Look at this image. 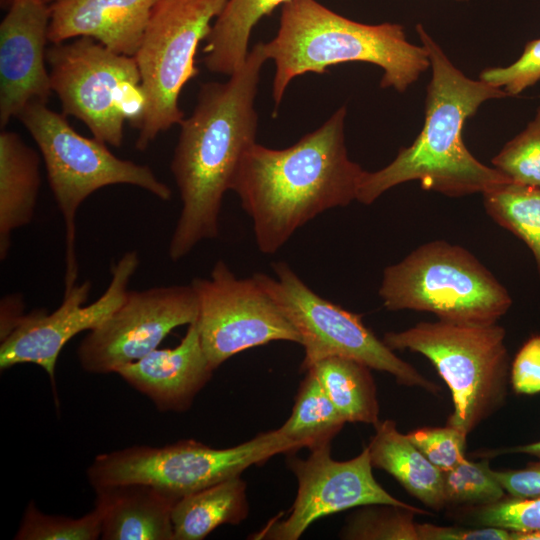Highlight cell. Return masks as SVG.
Masks as SVG:
<instances>
[{
    "label": "cell",
    "mask_w": 540,
    "mask_h": 540,
    "mask_svg": "<svg viewBox=\"0 0 540 540\" xmlns=\"http://www.w3.org/2000/svg\"><path fill=\"white\" fill-rule=\"evenodd\" d=\"M41 157L15 132H0V259H6L12 233L31 223L37 205Z\"/></svg>",
    "instance_id": "obj_20"
},
{
    "label": "cell",
    "mask_w": 540,
    "mask_h": 540,
    "mask_svg": "<svg viewBox=\"0 0 540 540\" xmlns=\"http://www.w3.org/2000/svg\"><path fill=\"white\" fill-rule=\"evenodd\" d=\"M457 1H459V2H464V1H468V0H457Z\"/></svg>",
    "instance_id": "obj_40"
},
{
    "label": "cell",
    "mask_w": 540,
    "mask_h": 540,
    "mask_svg": "<svg viewBox=\"0 0 540 540\" xmlns=\"http://www.w3.org/2000/svg\"><path fill=\"white\" fill-rule=\"evenodd\" d=\"M506 331L497 323L471 325L443 320L419 322L387 332L395 350L425 356L450 389L453 412L446 425L468 436L505 404L510 382Z\"/></svg>",
    "instance_id": "obj_6"
},
{
    "label": "cell",
    "mask_w": 540,
    "mask_h": 540,
    "mask_svg": "<svg viewBox=\"0 0 540 540\" xmlns=\"http://www.w3.org/2000/svg\"><path fill=\"white\" fill-rule=\"evenodd\" d=\"M410 441L439 470L446 472L464 460L467 436L459 430L444 427H422L407 433Z\"/></svg>",
    "instance_id": "obj_32"
},
{
    "label": "cell",
    "mask_w": 540,
    "mask_h": 540,
    "mask_svg": "<svg viewBox=\"0 0 540 540\" xmlns=\"http://www.w3.org/2000/svg\"><path fill=\"white\" fill-rule=\"evenodd\" d=\"M479 79L503 89L508 96H517L540 80V39L526 43L522 55L507 67H489Z\"/></svg>",
    "instance_id": "obj_33"
},
{
    "label": "cell",
    "mask_w": 540,
    "mask_h": 540,
    "mask_svg": "<svg viewBox=\"0 0 540 540\" xmlns=\"http://www.w3.org/2000/svg\"><path fill=\"white\" fill-rule=\"evenodd\" d=\"M24 303L20 294L5 296L1 301L0 340L17 325L23 314Z\"/></svg>",
    "instance_id": "obj_37"
},
{
    "label": "cell",
    "mask_w": 540,
    "mask_h": 540,
    "mask_svg": "<svg viewBox=\"0 0 540 540\" xmlns=\"http://www.w3.org/2000/svg\"><path fill=\"white\" fill-rule=\"evenodd\" d=\"M199 303L196 325L213 370L232 356L273 341L301 343L300 335L255 278H238L223 260L209 277L191 282Z\"/></svg>",
    "instance_id": "obj_12"
},
{
    "label": "cell",
    "mask_w": 540,
    "mask_h": 540,
    "mask_svg": "<svg viewBox=\"0 0 540 540\" xmlns=\"http://www.w3.org/2000/svg\"><path fill=\"white\" fill-rule=\"evenodd\" d=\"M449 512L459 524L491 526L519 533L540 532V497L516 498L507 494L490 504L450 508Z\"/></svg>",
    "instance_id": "obj_28"
},
{
    "label": "cell",
    "mask_w": 540,
    "mask_h": 540,
    "mask_svg": "<svg viewBox=\"0 0 540 540\" xmlns=\"http://www.w3.org/2000/svg\"><path fill=\"white\" fill-rule=\"evenodd\" d=\"M508 453L528 454L540 458V440L525 445L488 449L477 451L475 454L482 458H491Z\"/></svg>",
    "instance_id": "obj_38"
},
{
    "label": "cell",
    "mask_w": 540,
    "mask_h": 540,
    "mask_svg": "<svg viewBox=\"0 0 540 540\" xmlns=\"http://www.w3.org/2000/svg\"><path fill=\"white\" fill-rule=\"evenodd\" d=\"M264 50L275 64V110L294 78L308 72L324 74L332 65L374 64L383 70L380 87L400 93L430 67L425 47L410 43L402 25L356 22L317 0L283 4L277 34L264 43Z\"/></svg>",
    "instance_id": "obj_4"
},
{
    "label": "cell",
    "mask_w": 540,
    "mask_h": 540,
    "mask_svg": "<svg viewBox=\"0 0 540 540\" xmlns=\"http://www.w3.org/2000/svg\"><path fill=\"white\" fill-rule=\"evenodd\" d=\"M529 462L525 468L493 470L505 492L516 498L540 497V458Z\"/></svg>",
    "instance_id": "obj_36"
},
{
    "label": "cell",
    "mask_w": 540,
    "mask_h": 540,
    "mask_svg": "<svg viewBox=\"0 0 540 540\" xmlns=\"http://www.w3.org/2000/svg\"><path fill=\"white\" fill-rule=\"evenodd\" d=\"M419 540H512V532L491 526L417 523Z\"/></svg>",
    "instance_id": "obj_35"
},
{
    "label": "cell",
    "mask_w": 540,
    "mask_h": 540,
    "mask_svg": "<svg viewBox=\"0 0 540 540\" xmlns=\"http://www.w3.org/2000/svg\"><path fill=\"white\" fill-rule=\"evenodd\" d=\"M288 465L298 483L296 498L286 517L269 520L251 539L297 540L320 518L365 505L412 506L376 481L367 446L356 457L337 461L327 445L312 450L306 459L290 457Z\"/></svg>",
    "instance_id": "obj_14"
},
{
    "label": "cell",
    "mask_w": 540,
    "mask_h": 540,
    "mask_svg": "<svg viewBox=\"0 0 540 540\" xmlns=\"http://www.w3.org/2000/svg\"><path fill=\"white\" fill-rule=\"evenodd\" d=\"M510 384L520 395L540 393V334L529 337L510 365Z\"/></svg>",
    "instance_id": "obj_34"
},
{
    "label": "cell",
    "mask_w": 540,
    "mask_h": 540,
    "mask_svg": "<svg viewBox=\"0 0 540 540\" xmlns=\"http://www.w3.org/2000/svg\"><path fill=\"white\" fill-rule=\"evenodd\" d=\"M482 195L487 214L531 250L540 276V188L510 181Z\"/></svg>",
    "instance_id": "obj_26"
},
{
    "label": "cell",
    "mask_w": 540,
    "mask_h": 540,
    "mask_svg": "<svg viewBox=\"0 0 540 540\" xmlns=\"http://www.w3.org/2000/svg\"><path fill=\"white\" fill-rule=\"evenodd\" d=\"M103 540H174L172 511L178 499L147 484L93 489Z\"/></svg>",
    "instance_id": "obj_19"
},
{
    "label": "cell",
    "mask_w": 540,
    "mask_h": 540,
    "mask_svg": "<svg viewBox=\"0 0 540 540\" xmlns=\"http://www.w3.org/2000/svg\"><path fill=\"white\" fill-rule=\"evenodd\" d=\"M432 513L415 506L371 504L350 514L339 537L348 540H419L415 516Z\"/></svg>",
    "instance_id": "obj_27"
},
{
    "label": "cell",
    "mask_w": 540,
    "mask_h": 540,
    "mask_svg": "<svg viewBox=\"0 0 540 540\" xmlns=\"http://www.w3.org/2000/svg\"><path fill=\"white\" fill-rule=\"evenodd\" d=\"M196 322L174 348L155 349L116 373L162 412L188 410L213 374Z\"/></svg>",
    "instance_id": "obj_17"
},
{
    "label": "cell",
    "mask_w": 540,
    "mask_h": 540,
    "mask_svg": "<svg viewBox=\"0 0 540 540\" xmlns=\"http://www.w3.org/2000/svg\"><path fill=\"white\" fill-rule=\"evenodd\" d=\"M246 491V482L235 476L178 499L172 511L174 540H201L221 525L244 521Z\"/></svg>",
    "instance_id": "obj_22"
},
{
    "label": "cell",
    "mask_w": 540,
    "mask_h": 540,
    "mask_svg": "<svg viewBox=\"0 0 540 540\" xmlns=\"http://www.w3.org/2000/svg\"><path fill=\"white\" fill-rule=\"evenodd\" d=\"M14 1L15 0H0V5H1L2 8L7 10ZM38 1H41V2H43L45 4L50 5V4H52L53 2H55L57 0H38Z\"/></svg>",
    "instance_id": "obj_39"
},
{
    "label": "cell",
    "mask_w": 540,
    "mask_h": 540,
    "mask_svg": "<svg viewBox=\"0 0 540 540\" xmlns=\"http://www.w3.org/2000/svg\"><path fill=\"white\" fill-rule=\"evenodd\" d=\"M511 182L540 188V106L526 128L491 160Z\"/></svg>",
    "instance_id": "obj_31"
},
{
    "label": "cell",
    "mask_w": 540,
    "mask_h": 540,
    "mask_svg": "<svg viewBox=\"0 0 540 540\" xmlns=\"http://www.w3.org/2000/svg\"><path fill=\"white\" fill-rule=\"evenodd\" d=\"M289 0H228L205 39L203 63L214 73L231 75L246 60L251 32L264 16Z\"/></svg>",
    "instance_id": "obj_23"
},
{
    "label": "cell",
    "mask_w": 540,
    "mask_h": 540,
    "mask_svg": "<svg viewBox=\"0 0 540 540\" xmlns=\"http://www.w3.org/2000/svg\"><path fill=\"white\" fill-rule=\"evenodd\" d=\"M367 445L373 467L386 471L414 498L434 511L445 508L443 472L435 467L401 433L395 421L386 419L374 425Z\"/></svg>",
    "instance_id": "obj_21"
},
{
    "label": "cell",
    "mask_w": 540,
    "mask_h": 540,
    "mask_svg": "<svg viewBox=\"0 0 540 540\" xmlns=\"http://www.w3.org/2000/svg\"><path fill=\"white\" fill-rule=\"evenodd\" d=\"M139 264L136 251L125 252L112 265L106 290L90 304L86 302L92 286L85 281L65 292L61 305L52 313L37 309L24 314L1 339L0 369L32 363L47 373L54 386L56 362L63 347L77 334L97 328L120 306Z\"/></svg>",
    "instance_id": "obj_15"
},
{
    "label": "cell",
    "mask_w": 540,
    "mask_h": 540,
    "mask_svg": "<svg viewBox=\"0 0 540 540\" xmlns=\"http://www.w3.org/2000/svg\"><path fill=\"white\" fill-rule=\"evenodd\" d=\"M50 5L15 0L0 24V126L5 128L31 103L47 104L50 74L45 46Z\"/></svg>",
    "instance_id": "obj_16"
},
{
    "label": "cell",
    "mask_w": 540,
    "mask_h": 540,
    "mask_svg": "<svg viewBox=\"0 0 540 540\" xmlns=\"http://www.w3.org/2000/svg\"><path fill=\"white\" fill-rule=\"evenodd\" d=\"M157 0H57L50 4L52 44L90 37L111 51L134 57Z\"/></svg>",
    "instance_id": "obj_18"
},
{
    "label": "cell",
    "mask_w": 540,
    "mask_h": 540,
    "mask_svg": "<svg viewBox=\"0 0 540 540\" xmlns=\"http://www.w3.org/2000/svg\"><path fill=\"white\" fill-rule=\"evenodd\" d=\"M298 447L278 428L229 448H213L194 439L153 447L134 445L97 455L87 477L97 487L143 483L176 499L220 481L240 476L277 454H292Z\"/></svg>",
    "instance_id": "obj_8"
},
{
    "label": "cell",
    "mask_w": 540,
    "mask_h": 540,
    "mask_svg": "<svg viewBox=\"0 0 540 540\" xmlns=\"http://www.w3.org/2000/svg\"><path fill=\"white\" fill-rule=\"evenodd\" d=\"M275 277H253L298 331L304 348L302 371L317 361L341 356L389 373L399 385L438 394L441 387L399 358L362 321V316L324 299L283 261L273 265Z\"/></svg>",
    "instance_id": "obj_11"
},
{
    "label": "cell",
    "mask_w": 540,
    "mask_h": 540,
    "mask_svg": "<svg viewBox=\"0 0 540 540\" xmlns=\"http://www.w3.org/2000/svg\"><path fill=\"white\" fill-rule=\"evenodd\" d=\"M416 32L425 47L431 79L425 98L423 128L408 147L374 172L364 171L356 201L369 205L389 189L418 181L423 190L461 197L510 180L493 166L477 160L463 140L464 125L490 99L508 97L501 88L467 77L447 57L421 24Z\"/></svg>",
    "instance_id": "obj_3"
},
{
    "label": "cell",
    "mask_w": 540,
    "mask_h": 540,
    "mask_svg": "<svg viewBox=\"0 0 540 540\" xmlns=\"http://www.w3.org/2000/svg\"><path fill=\"white\" fill-rule=\"evenodd\" d=\"M445 508L490 504L507 495L490 468L489 459L474 462L468 458L443 472Z\"/></svg>",
    "instance_id": "obj_29"
},
{
    "label": "cell",
    "mask_w": 540,
    "mask_h": 540,
    "mask_svg": "<svg viewBox=\"0 0 540 540\" xmlns=\"http://www.w3.org/2000/svg\"><path fill=\"white\" fill-rule=\"evenodd\" d=\"M345 423L318 380L307 371L292 412L279 429L298 449L308 448L312 451L331 445Z\"/></svg>",
    "instance_id": "obj_25"
},
{
    "label": "cell",
    "mask_w": 540,
    "mask_h": 540,
    "mask_svg": "<svg viewBox=\"0 0 540 540\" xmlns=\"http://www.w3.org/2000/svg\"><path fill=\"white\" fill-rule=\"evenodd\" d=\"M346 113L340 107L290 147L272 149L256 142L244 154L230 190L251 218L263 254L276 253L324 211L356 200L365 170L348 156Z\"/></svg>",
    "instance_id": "obj_2"
},
{
    "label": "cell",
    "mask_w": 540,
    "mask_h": 540,
    "mask_svg": "<svg viewBox=\"0 0 540 540\" xmlns=\"http://www.w3.org/2000/svg\"><path fill=\"white\" fill-rule=\"evenodd\" d=\"M378 294L389 311L429 312L471 325L497 323L512 305L507 289L472 253L445 240L386 267Z\"/></svg>",
    "instance_id": "obj_7"
},
{
    "label": "cell",
    "mask_w": 540,
    "mask_h": 540,
    "mask_svg": "<svg viewBox=\"0 0 540 540\" xmlns=\"http://www.w3.org/2000/svg\"><path fill=\"white\" fill-rule=\"evenodd\" d=\"M227 1H156L134 56L146 98L137 150H146L160 133L184 119L178 104L180 93L198 75L197 48Z\"/></svg>",
    "instance_id": "obj_10"
},
{
    "label": "cell",
    "mask_w": 540,
    "mask_h": 540,
    "mask_svg": "<svg viewBox=\"0 0 540 540\" xmlns=\"http://www.w3.org/2000/svg\"><path fill=\"white\" fill-rule=\"evenodd\" d=\"M101 538V513L94 508L79 518L50 515L30 501L15 534L16 540H96Z\"/></svg>",
    "instance_id": "obj_30"
},
{
    "label": "cell",
    "mask_w": 540,
    "mask_h": 540,
    "mask_svg": "<svg viewBox=\"0 0 540 540\" xmlns=\"http://www.w3.org/2000/svg\"><path fill=\"white\" fill-rule=\"evenodd\" d=\"M198 313L191 283L128 291L120 306L82 339L79 363L89 373H116L157 349L175 328L196 322Z\"/></svg>",
    "instance_id": "obj_13"
},
{
    "label": "cell",
    "mask_w": 540,
    "mask_h": 540,
    "mask_svg": "<svg viewBox=\"0 0 540 540\" xmlns=\"http://www.w3.org/2000/svg\"><path fill=\"white\" fill-rule=\"evenodd\" d=\"M52 91L65 116L81 120L93 137L120 147L124 123L139 128L146 98L134 57L90 37L52 44L46 52Z\"/></svg>",
    "instance_id": "obj_9"
},
{
    "label": "cell",
    "mask_w": 540,
    "mask_h": 540,
    "mask_svg": "<svg viewBox=\"0 0 540 540\" xmlns=\"http://www.w3.org/2000/svg\"><path fill=\"white\" fill-rule=\"evenodd\" d=\"M371 368L354 359L330 356L306 372L312 373L346 422L375 425L379 403Z\"/></svg>",
    "instance_id": "obj_24"
},
{
    "label": "cell",
    "mask_w": 540,
    "mask_h": 540,
    "mask_svg": "<svg viewBox=\"0 0 540 540\" xmlns=\"http://www.w3.org/2000/svg\"><path fill=\"white\" fill-rule=\"evenodd\" d=\"M38 146L48 182L65 224L64 293L77 284L76 216L97 190L117 184L139 187L160 200L171 199L170 187L147 165L115 156L106 143L80 135L44 103L29 104L18 116Z\"/></svg>",
    "instance_id": "obj_5"
},
{
    "label": "cell",
    "mask_w": 540,
    "mask_h": 540,
    "mask_svg": "<svg viewBox=\"0 0 540 540\" xmlns=\"http://www.w3.org/2000/svg\"><path fill=\"white\" fill-rule=\"evenodd\" d=\"M267 60L264 43L255 44L226 82L201 85L192 114L179 124L170 164L182 203L168 248L174 262L219 234L224 194L244 154L256 143L255 98Z\"/></svg>",
    "instance_id": "obj_1"
}]
</instances>
